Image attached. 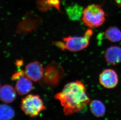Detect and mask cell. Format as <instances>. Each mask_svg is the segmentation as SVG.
Instances as JSON below:
<instances>
[{
	"mask_svg": "<svg viewBox=\"0 0 121 120\" xmlns=\"http://www.w3.org/2000/svg\"><path fill=\"white\" fill-rule=\"evenodd\" d=\"M60 101L65 116L79 112L89 104L91 100L84 84L79 80L70 82L55 96Z\"/></svg>",
	"mask_w": 121,
	"mask_h": 120,
	"instance_id": "cell-1",
	"label": "cell"
},
{
	"mask_svg": "<svg viewBox=\"0 0 121 120\" xmlns=\"http://www.w3.org/2000/svg\"><path fill=\"white\" fill-rule=\"evenodd\" d=\"M82 20L89 28H96L104 24L106 20V15L100 5L92 4L83 9Z\"/></svg>",
	"mask_w": 121,
	"mask_h": 120,
	"instance_id": "cell-2",
	"label": "cell"
},
{
	"mask_svg": "<svg viewBox=\"0 0 121 120\" xmlns=\"http://www.w3.org/2000/svg\"><path fill=\"white\" fill-rule=\"evenodd\" d=\"M64 69L58 62H53L44 68L41 84L47 88H54L58 86L64 77Z\"/></svg>",
	"mask_w": 121,
	"mask_h": 120,
	"instance_id": "cell-3",
	"label": "cell"
},
{
	"mask_svg": "<svg viewBox=\"0 0 121 120\" xmlns=\"http://www.w3.org/2000/svg\"><path fill=\"white\" fill-rule=\"evenodd\" d=\"M21 108L26 115L35 117L46 109L42 100L37 95L29 94L22 99Z\"/></svg>",
	"mask_w": 121,
	"mask_h": 120,
	"instance_id": "cell-4",
	"label": "cell"
},
{
	"mask_svg": "<svg viewBox=\"0 0 121 120\" xmlns=\"http://www.w3.org/2000/svg\"><path fill=\"white\" fill-rule=\"evenodd\" d=\"M42 19L35 13L27 12L18 23L16 32L19 35H26L37 31L41 23Z\"/></svg>",
	"mask_w": 121,
	"mask_h": 120,
	"instance_id": "cell-5",
	"label": "cell"
},
{
	"mask_svg": "<svg viewBox=\"0 0 121 120\" xmlns=\"http://www.w3.org/2000/svg\"><path fill=\"white\" fill-rule=\"evenodd\" d=\"M93 34L92 29L89 28L83 36H69L63 37L65 50L76 52L84 49L89 45V40Z\"/></svg>",
	"mask_w": 121,
	"mask_h": 120,
	"instance_id": "cell-6",
	"label": "cell"
},
{
	"mask_svg": "<svg viewBox=\"0 0 121 120\" xmlns=\"http://www.w3.org/2000/svg\"><path fill=\"white\" fill-rule=\"evenodd\" d=\"M12 79L13 81L17 80L15 90L21 95L27 94L33 89V83L26 76L24 71H19L15 72L12 76Z\"/></svg>",
	"mask_w": 121,
	"mask_h": 120,
	"instance_id": "cell-7",
	"label": "cell"
},
{
	"mask_svg": "<svg viewBox=\"0 0 121 120\" xmlns=\"http://www.w3.org/2000/svg\"><path fill=\"white\" fill-rule=\"evenodd\" d=\"M99 80L101 85L108 89L114 88L118 83V74L114 70L111 69L103 71L99 75Z\"/></svg>",
	"mask_w": 121,
	"mask_h": 120,
	"instance_id": "cell-8",
	"label": "cell"
},
{
	"mask_svg": "<svg viewBox=\"0 0 121 120\" xmlns=\"http://www.w3.org/2000/svg\"><path fill=\"white\" fill-rule=\"evenodd\" d=\"M43 69L42 64L39 61H33L26 65L24 72L31 80L40 81L43 76Z\"/></svg>",
	"mask_w": 121,
	"mask_h": 120,
	"instance_id": "cell-9",
	"label": "cell"
},
{
	"mask_svg": "<svg viewBox=\"0 0 121 120\" xmlns=\"http://www.w3.org/2000/svg\"><path fill=\"white\" fill-rule=\"evenodd\" d=\"M105 61L109 64L116 66L121 62V48L118 46H112L105 50L104 54Z\"/></svg>",
	"mask_w": 121,
	"mask_h": 120,
	"instance_id": "cell-10",
	"label": "cell"
},
{
	"mask_svg": "<svg viewBox=\"0 0 121 120\" xmlns=\"http://www.w3.org/2000/svg\"><path fill=\"white\" fill-rule=\"evenodd\" d=\"M16 91L11 85H4L0 88V100L5 103H12L16 99Z\"/></svg>",
	"mask_w": 121,
	"mask_h": 120,
	"instance_id": "cell-11",
	"label": "cell"
},
{
	"mask_svg": "<svg viewBox=\"0 0 121 120\" xmlns=\"http://www.w3.org/2000/svg\"><path fill=\"white\" fill-rule=\"evenodd\" d=\"M89 107L93 114L95 117H101L105 114L106 108L104 103L99 100H93L89 103Z\"/></svg>",
	"mask_w": 121,
	"mask_h": 120,
	"instance_id": "cell-12",
	"label": "cell"
},
{
	"mask_svg": "<svg viewBox=\"0 0 121 120\" xmlns=\"http://www.w3.org/2000/svg\"><path fill=\"white\" fill-rule=\"evenodd\" d=\"M83 9L81 6L77 4L71 5L66 9L67 15L71 20H78L82 17Z\"/></svg>",
	"mask_w": 121,
	"mask_h": 120,
	"instance_id": "cell-13",
	"label": "cell"
},
{
	"mask_svg": "<svg viewBox=\"0 0 121 120\" xmlns=\"http://www.w3.org/2000/svg\"><path fill=\"white\" fill-rule=\"evenodd\" d=\"M105 36L111 42H120L121 41V31L116 26H111L105 31Z\"/></svg>",
	"mask_w": 121,
	"mask_h": 120,
	"instance_id": "cell-14",
	"label": "cell"
},
{
	"mask_svg": "<svg viewBox=\"0 0 121 120\" xmlns=\"http://www.w3.org/2000/svg\"><path fill=\"white\" fill-rule=\"evenodd\" d=\"M15 112L8 104H0V120H11L15 116Z\"/></svg>",
	"mask_w": 121,
	"mask_h": 120,
	"instance_id": "cell-15",
	"label": "cell"
},
{
	"mask_svg": "<svg viewBox=\"0 0 121 120\" xmlns=\"http://www.w3.org/2000/svg\"><path fill=\"white\" fill-rule=\"evenodd\" d=\"M36 5L38 10L41 12H47L52 8L48 0H36Z\"/></svg>",
	"mask_w": 121,
	"mask_h": 120,
	"instance_id": "cell-16",
	"label": "cell"
},
{
	"mask_svg": "<svg viewBox=\"0 0 121 120\" xmlns=\"http://www.w3.org/2000/svg\"><path fill=\"white\" fill-rule=\"evenodd\" d=\"M52 8H55L58 12H60V0H48Z\"/></svg>",
	"mask_w": 121,
	"mask_h": 120,
	"instance_id": "cell-17",
	"label": "cell"
},
{
	"mask_svg": "<svg viewBox=\"0 0 121 120\" xmlns=\"http://www.w3.org/2000/svg\"><path fill=\"white\" fill-rule=\"evenodd\" d=\"M53 44L54 45L56 46V47L62 50H65V46L64 42L61 41H55L53 42Z\"/></svg>",
	"mask_w": 121,
	"mask_h": 120,
	"instance_id": "cell-18",
	"label": "cell"
},
{
	"mask_svg": "<svg viewBox=\"0 0 121 120\" xmlns=\"http://www.w3.org/2000/svg\"><path fill=\"white\" fill-rule=\"evenodd\" d=\"M114 0L118 6L121 7V0Z\"/></svg>",
	"mask_w": 121,
	"mask_h": 120,
	"instance_id": "cell-19",
	"label": "cell"
}]
</instances>
